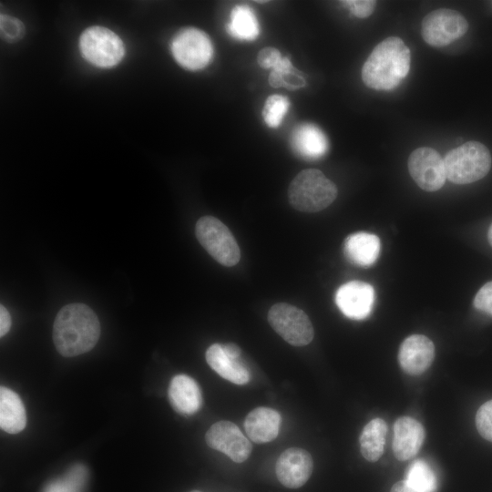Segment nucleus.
<instances>
[{
	"instance_id": "obj_9",
	"label": "nucleus",
	"mask_w": 492,
	"mask_h": 492,
	"mask_svg": "<svg viewBox=\"0 0 492 492\" xmlns=\"http://www.w3.org/2000/svg\"><path fill=\"white\" fill-rule=\"evenodd\" d=\"M175 60L184 68L200 70L210 61L213 47L209 36L201 30L188 27L180 30L171 41Z\"/></svg>"
},
{
	"instance_id": "obj_22",
	"label": "nucleus",
	"mask_w": 492,
	"mask_h": 492,
	"mask_svg": "<svg viewBox=\"0 0 492 492\" xmlns=\"http://www.w3.org/2000/svg\"><path fill=\"white\" fill-rule=\"evenodd\" d=\"M387 425L382 418L368 422L360 435V449L369 462L377 461L384 453Z\"/></svg>"
},
{
	"instance_id": "obj_25",
	"label": "nucleus",
	"mask_w": 492,
	"mask_h": 492,
	"mask_svg": "<svg viewBox=\"0 0 492 492\" xmlns=\"http://www.w3.org/2000/svg\"><path fill=\"white\" fill-rule=\"evenodd\" d=\"M269 84L272 87L298 89L305 86L303 76L296 70L288 57H282L269 75Z\"/></svg>"
},
{
	"instance_id": "obj_34",
	"label": "nucleus",
	"mask_w": 492,
	"mask_h": 492,
	"mask_svg": "<svg viewBox=\"0 0 492 492\" xmlns=\"http://www.w3.org/2000/svg\"><path fill=\"white\" fill-rule=\"evenodd\" d=\"M221 347L229 357L233 359H241V351L237 344L233 343H221Z\"/></svg>"
},
{
	"instance_id": "obj_33",
	"label": "nucleus",
	"mask_w": 492,
	"mask_h": 492,
	"mask_svg": "<svg viewBox=\"0 0 492 492\" xmlns=\"http://www.w3.org/2000/svg\"><path fill=\"white\" fill-rule=\"evenodd\" d=\"M11 327V317L6 308L0 306V336H5Z\"/></svg>"
},
{
	"instance_id": "obj_26",
	"label": "nucleus",
	"mask_w": 492,
	"mask_h": 492,
	"mask_svg": "<svg viewBox=\"0 0 492 492\" xmlns=\"http://www.w3.org/2000/svg\"><path fill=\"white\" fill-rule=\"evenodd\" d=\"M87 475L84 466L76 465L63 478L50 483L44 492H81Z\"/></svg>"
},
{
	"instance_id": "obj_5",
	"label": "nucleus",
	"mask_w": 492,
	"mask_h": 492,
	"mask_svg": "<svg viewBox=\"0 0 492 492\" xmlns=\"http://www.w3.org/2000/svg\"><path fill=\"white\" fill-rule=\"evenodd\" d=\"M199 242L219 263L231 267L241 258L239 245L228 227L213 216L200 218L195 226Z\"/></svg>"
},
{
	"instance_id": "obj_1",
	"label": "nucleus",
	"mask_w": 492,
	"mask_h": 492,
	"mask_svg": "<svg viewBox=\"0 0 492 492\" xmlns=\"http://www.w3.org/2000/svg\"><path fill=\"white\" fill-rule=\"evenodd\" d=\"M100 335L99 321L91 308L83 303H70L56 314L53 341L57 352L72 357L90 351Z\"/></svg>"
},
{
	"instance_id": "obj_19",
	"label": "nucleus",
	"mask_w": 492,
	"mask_h": 492,
	"mask_svg": "<svg viewBox=\"0 0 492 492\" xmlns=\"http://www.w3.org/2000/svg\"><path fill=\"white\" fill-rule=\"evenodd\" d=\"M205 357L210 367L222 378L240 385L250 381V373L241 360L229 357L222 350L221 343L211 344Z\"/></svg>"
},
{
	"instance_id": "obj_32",
	"label": "nucleus",
	"mask_w": 492,
	"mask_h": 492,
	"mask_svg": "<svg viewBox=\"0 0 492 492\" xmlns=\"http://www.w3.org/2000/svg\"><path fill=\"white\" fill-rule=\"evenodd\" d=\"M282 58V56L278 49L268 46L259 52L257 61L261 67L268 69L274 68Z\"/></svg>"
},
{
	"instance_id": "obj_24",
	"label": "nucleus",
	"mask_w": 492,
	"mask_h": 492,
	"mask_svg": "<svg viewBox=\"0 0 492 492\" xmlns=\"http://www.w3.org/2000/svg\"><path fill=\"white\" fill-rule=\"evenodd\" d=\"M405 481L420 492H436L437 478L427 462L415 460L406 469Z\"/></svg>"
},
{
	"instance_id": "obj_13",
	"label": "nucleus",
	"mask_w": 492,
	"mask_h": 492,
	"mask_svg": "<svg viewBox=\"0 0 492 492\" xmlns=\"http://www.w3.org/2000/svg\"><path fill=\"white\" fill-rule=\"evenodd\" d=\"M374 290L367 282L351 281L341 285L335 292V302L340 311L348 318L362 320L366 318L373 308Z\"/></svg>"
},
{
	"instance_id": "obj_3",
	"label": "nucleus",
	"mask_w": 492,
	"mask_h": 492,
	"mask_svg": "<svg viewBox=\"0 0 492 492\" xmlns=\"http://www.w3.org/2000/svg\"><path fill=\"white\" fill-rule=\"evenodd\" d=\"M337 197V188L316 169L302 170L288 189L291 205L302 212H317L331 205Z\"/></svg>"
},
{
	"instance_id": "obj_16",
	"label": "nucleus",
	"mask_w": 492,
	"mask_h": 492,
	"mask_svg": "<svg viewBox=\"0 0 492 492\" xmlns=\"http://www.w3.org/2000/svg\"><path fill=\"white\" fill-rule=\"evenodd\" d=\"M168 395L172 408L181 415H192L202 405V395L199 384L193 378L186 374H178L171 379Z\"/></svg>"
},
{
	"instance_id": "obj_31",
	"label": "nucleus",
	"mask_w": 492,
	"mask_h": 492,
	"mask_svg": "<svg viewBox=\"0 0 492 492\" xmlns=\"http://www.w3.org/2000/svg\"><path fill=\"white\" fill-rule=\"evenodd\" d=\"M473 303L477 310L492 316V281L479 289Z\"/></svg>"
},
{
	"instance_id": "obj_27",
	"label": "nucleus",
	"mask_w": 492,
	"mask_h": 492,
	"mask_svg": "<svg viewBox=\"0 0 492 492\" xmlns=\"http://www.w3.org/2000/svg\"><path fill=\"white\" fill-rule=\"evenodd\" d=\"M290 108L289 99L282 95H272L267 97L262 108V117L267 126L278 128Z\"/></svg>"
},
{
	"instance_id": "obj_28",
	"label": "nucleus",
	"mask_w": 492,
	"mask_h": 492,
	"mask_svg": "<svg viewBox=\"0 0 492 492\" xmlns=\"http://www.w3.org/2000/svg\"><path fill=\"white\" fill-rule=\"evenodd\" d=\"M0 17L1 36L5 41H17L24 36L25 26L19 19L5 14Z\"/></svg>"
},
{
	"instance_id": "obj_29",
	"label": "nucleus",
	"mask_w": 492,
	"mask_h": 492,
	"mask_svg": "<svg viewBox=\"0 0 492 492\" xmlns=\"http://www.w3.org/2000/svg\"><path fill=\"white\" fill-rule=\"evenodd\" d=\"M476 425L481 436L492 442V400L484 403L478 408Z\"/></svg>"
},
{
	"instance_id": "obj_7",
	"label": "nucleus",
	"mask_w": 492,
	"mask_h": 492,
	"mask_svg": "<svg viewBox=\"0 0 492 492\" xmlns=\"http://www.w3.org/2000/svg\"><path fill=\"white\" fill-rule=\"evenodd\" d=\"M268 322L272 328L287 343L303 346L312 342L314 332L307 314L298 307L279 302L271 307Z\"/></svg>"
},
{
	"instance_id": "obj_30",
	"label": "nucleus",
	"mask_w": 492,
	"mask_h": 492,
	"mask_svg": "<svg viewBox=\"0 0 492 492\" xmlns=\"http://www.w3.org/2000/svg\"><path fill=\"white\" fill-rule=\"evenodd\" d=\"M347 6L351 13L358 18H366L370 16L377 2L373 0H347L341 2Z\"/></svg>"
},
{
	"instance_id": "obj_4",
	"label": "nucleus",
	"mask_w": 492,
	"mask_h": 492,
	"mask_svg": "<svg viewBox=\"0 0 492 492\" xmlns=\"http://www.w3.org/2000/svg\"><path fill=\"white\" fill-rule=\"evenodd\" d=\"M488 149L477 141H467L449 150L444 158L446 179L456 184H469L483 179L491 168Z\"/></svg>"
},
{
	"instance_id": "obj_36",
	"label": "nucleus",
	"mask_w": 492,
	"mask_h": 492,
	"mask_svg": "<svg viewBox=\"0 0 492 492\" xmlns=\"http://www.w3.org/2000/svg\"><path fill=\"white\" fill-rule=\"evenodd\" d=\"M487 240H488L490 245L492 246V223L489 226L488 231H487Z\"/></svg>"
},
{
	"instance_id": "obj_6",
	"label": "nucleus",
	"mask_w": 492,
	"mask_h": 492,
	"mask_svg": "<svg viewBox=\"0 0 492 492\" xmlns=\"http://www.w3.org/2000/svg\"><path fill=\"white\" fill-rule=\"evenodd\" d=\"M83 57L98 67H112L125 55V47L119 36L108 28L96 26L87 28L79 38Z\"/></svg>"
},
{
	"instance_id": "obj_23",
	"label": "nucleus",
	"mask_w": 492,
	"mask_h": 492,
	"mask_svg": "<svg viewBox=\"0 0 492 492\" xmlns=\"http://www.w3.org/2000/svg\"><path fill=\"white\" fill-rule=\"evenodd\" d=\"M227 30L236 39L251 41L258 37L260 26L251 7L246 5H237L231 12Z\"/></svg>"
},
{
	"instance_id": "obj_14",
	"label": "nucleus",
	"mask_w": 492,
	"mask_h": 492,
	"mask_svg": "<svg viewBox=\"0 0 492 492\" xmlns=\"http://www.w3.org/2000/svg\"><path fill=\"white\" fill-rule=\"evenodd\" d=\"M435 358V345L426 336L412 334L399 348L398 362L408 374L418 375L425 372Z\"/></svg>"
},
{
	"instance_id": "obj_17",
	"label": "nucleus",
	"mask_w": 492,
	"mask_h": 492,
	"mask_svg": "<svg viewBox=\"0 0 492 492\" xmlns=\"http://www.w3.org/2000/svg\"><path fill=\"white\" fill-rule=\"evenodd\" d=\"M291 146L297 156L305 159H317L327 152L328 139L319 127L303 123L292 131Z\"/></svg>"
},
{
	"instance_id": "obj_11",
	"label": "nucleus",
	"mask_w": 492,
	"mask_h": 492,
	"mask_svg": "<svg viewBox=\"0 0 492 492\" xmlns=\"http://www.w3.org/2000/svg\"><path fill=\"white\" fill-rule=\"evenodd\" d=\"M207 445L224 453L236 463L244 462L251 453V444L239 427L231 421L214 423L206 432Z\"/></svg>"
},
{
	"instance_id": "obj_10",
	"label": "nucleus",
	"mask_w": 492,
	"mask_h": 492,
	"mask_svg": "<svg viewBox=\"0 0 492 492\" xmlns=\"http://www.w3.org/2000/svg\"><path fill=\"white\" fill-rule=\"evenodd\" d=\"M407 167L412 179L425 191H436L446 182L444 159L432 148L422 147L413 150Z\"/></svg>"
},
{
	"instance_id": "obj_12",
	"label": "nucleus",
	"mask_w": 492,
	"mask_h": 492,
	"mask_svg": "<svg viewBox=\"0 0 492 492\" xmlns=\"http://www.w3.org/2000/svg\"><path fill=\"white\" fill-rule=\"evenodd\" d=\"M313 468L312 456L299 447H290L278 457L275 473L282 485L288 488H299L310 478Z\"/></svg>"
},
{
	"instance_id": "obj_8",
	"label": "nucleus",
	"mask_w": 492,
	"mask_h": 492,
	"mask_svg": "<svg viewBox=\"0 0 492 492\" xmlns=\"http://www.w3.org/2000/svg\"><path fill=\"white\" fill-rule=\"evenodd\" d=\"M468 23L459 12L440 8L428 13L422 20L421 35L426 44L434 47L446 46L462 37Z\"/></svg>"
},
{
	"instance_id": "obj_18",
	"label": "nucleus",
	"mask_w": 492,
	"mask_h": 492,
	"mask_svg": "<svg viewBox=\"0 0 492 492\" xmlns=\"http://www.w3.org/2000/svg\"><path fill=\"white\" fill-rule=\"evenodd\" d=\"M281 425L280 414L269 407H257L251 410L244 421V428L250 439L256 444L274 440Z\"/></svg>"
},
{
	"instance_id": "obj_21",
	"label": "nucleus",
	"mask_w": 492,
	"mask_h": 492,
	"mask_svg": "<svg viewBox=\"0 0 492 492\" xmlns=\"http://www.w3.org/2000/svg\"><path fill=\"white\" fill-rule=\"evenodd\" d=\"M26 425L24 404L13 390L0 387V427L6 433L17 434Z\"/></svg>"
},
{
	"instance_id": "obj_37",
	"label": "nucleus",
	"mask_w": 492,
	"mask_h": 492,
	"mask_svg": "<svg viewBox=\"0 0 492 492\" xmlns=\"http://www.w3.org/2000/svg\"><path fill=\"white\" fill-rule=\"evenodd\" d=\"M190 492H201V491H200V490H192Z\"/></svg>"
},
{
	"instance_id": "obj_20",
	"label": "nucleus",
	"mask_w": 492,
	"mask_h": 492,
	"mask_svg": "<svg viewBox=\"0 0 492 492\" xmlns=\"http://www.w3.org/2000/svg\"><path fill=\"white\" fill-rule=\"evenodd\" d=\"M380 252V240L372 233L355 232L348 236L344 242V253L354 264L361 267L373 265Z\"/></svg>"
},
{
	"instance_id": "obj_15",
	"label": "nucleus",
	"mask_w": 492,
	"mask_h": 492,
	"mask_svg": "<svg viewBox=\"0 0 492 492\" xmlns=\"http://www.w3.org/2000/svg\"><path fill=\"white\" fill-rule=\"evenodd\" d=\"M425 439L424 426L415 418L401 416L394 425L393 451L395 457L405 461L414 457Z\"/></svg>"
},
{
	"instance_id": "obj_35",
	"label": "nucleus",
	"mask_w": 492,
	"mask_h": 492,
	"mask_svg": "<svg viewBox=\"0 0 492 492\" xmlns=\"http://www.w3.org/2000/svg\"><path fill=\"white\" fill-rule=\"evenodd\" d=\"M390 492H420L405 480L396 482L391 488Z\"/></svg>"
},
{
	"instance_id": "obj_2",
	"label": "nucleus",
	"mask_w": 492,
	"mask_h": 492,
	"mask_svg": "<svg viewBox=\"0 0 492 492\" xmlns=\"http://www.w3.org/2000/svg\"><path fill=\"white\" fill-rule=\"evenodd\" d=\"M411 53L404 41L390 36L373 49L362 67L364 84L374 90H392L407 76Z\"/></svg>"
}]
</instances>
